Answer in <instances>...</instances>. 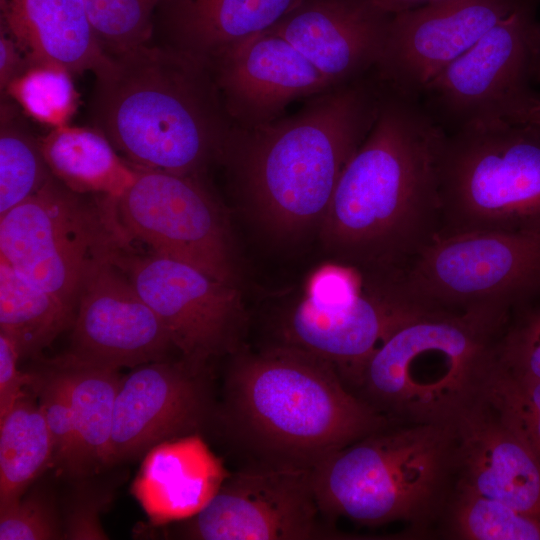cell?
<instances>
[{
	"instance_id": "38",
	"label": "cell",
	"mask_w": 540,
	"mask_h": 540,
	"mask_svg": "<svg viewBox=\"0 0 540 540\" xmlns=\"http://www.w3.org/2000/svg\"><path fill=\"white\" fill-rule=\"evenodd\" d=\"M383 9L391 14L413 9L435 0H375Z\"/></svg>"
},
{
	"instance_id": "6",
	"label": "cell",
	"mask_w": 540,
	"mask_h": 540,
	"mask_svg": "<svg viewBox=\"0 0 540 540\" xmlns=\"http://www.w3.org/2000/svg\"><path fill=\"white\" fill-rule=\"evenodd\" d=\"M312 478L326 520L434 535L456 488V426L391 422L326 457Z\"/></svg>"
},
{
	"instance_id": "11",
	"label": "cell",
	"mask_w": 540,
	"mask_h": 540,
	"mask_svg": "<svg viewBox=\"0 0 540 540\" xmlns=\"http://www.w3.org/2000/svg\"><path fill=\"white\" fill-rule=\"evenodd\" d=\"M133 167V184L116 199L118 217L128 236L155 253L236 286L228 222L201 176Z\"/></svg>"
},
{
	"instance_id": "35",
	"label": "cell",
	"mask_w": 540,
	"mask_h": 540,
	"mask_svg": "<svg viewBox=\"0 0 540 540\" xmlns=\"http://www.w3.org/2000/svg\"><path fill=\"white\" fill-rule=\"evenodd\" d=\"M61 529L53 505L36 491L0 508L1 540L59 539Z\"/></svg>"
},
{
	"instance_id": "8",
	"label": "cell",
	"mask_w": 540,
	"mask_h": 540,
	"mask_svg": "<svg viewBox=\"0 0 540 540\" xmlns=\"http://www.w3.org/2000/svg\"><path fill=\"white\" fill-rule=\"evenodd\" d=\"M539 5L512 12L424 88L419 100L447 135L497 124L533 126L540 106L531 86Z\"/></svg>"
},
{
	"instance_id": "13",
	"label": "cell",
	"mask_w": 540,
	"mask_h": 540,
	"mask_svg": "<svg viewBox=\"0 0 540 540\" xmlns=\"http://www.w3.org/2000/svg\"><path fill=\"white\" fill-rule=\"evenodd\" d=\"M313 469L246 465L182 526L198 540H308L339 534L325 525Z\"/></svg>"
},
{
	"instance_id": "40",
	"label": "cell",
	"mask_w": 540,
	"mask_h": 540,
	"mask_svg": "<svg viewBox=\"0 0 540 540\" xmlns=\"http://www.w3.org/2000/svg\"><path fill=\"white\" fill-rule=\"evenodd\" d=\"M534 118H535V119L533 120V124H534L536 127H539V128H540V106H539V108L537 109Z\"/></svg>"
},
{
	"instance_id": "25",
	"label": "cell",
	"mask_w": 540,
	"mask_h": 540,
	"mask_svg": "<svg viewBox=\"0 0 540 540\" xmlns=\"http://www.w3.org/2000/svg\"><path fill=\"white\" fill-rule=\"evenodd\" d=\"M38 139L53 176L78 194L119 198L136 178L135 168L96 127L67 124Z\"/></svg>"
},
{
	"instance_id": "26",
	"label": "cell",
	"mask_w": 540,
	"mask_h": 540,
	"mask_svg": "<svg viewBox=\"0 0 540 540\" xmlns=\"http://www.w3.org/2000/svg\"><path fill=\"white\" fill-rule=\"evenodd\" d=\"M76 309L33 284L0 258V333L22 356L41 352L73 325Z\"/></svg>"
},
{
	"instance_id": "12",
	"label": "cell",
	"mask_w": 540,
	"mask_h": 540,
	"mask_svg": "<svg viewBox=\"0 0 540 540\" xmlns=\"http://www.w3.org/2000/svg\"><path fill=\"white\" fill-rule=\"evenodd\" d=\"M108 258L160 318L183 359L203 368L210 358L237 350L244 311L236 286L188 263L135 250L129 237L116 241Z\"/></svg>"
},
{
	"instance_id": "28",
	"label": "cell",
	"mask_w": 540,
	"mask_h": 540,
	"mask_svg": "<svg viewBox=\"0 0 540 540\" xmlns=\"http://www.w3.org/2000/svg\"><path fill=\"white\" fill-rule=\"evenodd\" d=\"M434 535L455 540H540V520L456 487Z\"/></svg>"
},
{
	"instance_id": "30",
	"label": "cell",
	"mask_w": 540,
	"mask_h": 540,
	"mask_svg": "<svg viewBox=\"0 0 540 540\" xmlns=\"http://www.w3.org/2000/svg\"><path fill=\"white\" fill-rule=\"evenodd\" d=\"M480 399L540 461V378L496 361Z\"/></svg>"
},
{
	"instance_id": "27",
	"label": "cell",
	"mask_w": 540,
	"mask_h": 540,
	"mask_svg": "<svg viewBox=\"0 0 540 540\" xmlns=\"http://www.w3.org/2000/svg\"><path fill=\"white\" fill-rule=\"evenodd\" d=\"M53 464V444L40 406L18 399L0 418V508L23 497L27 487Z\"/></svg>"
},
{
	"instance_id": "32",
	"label": "cell",
	"mask_w": 540,
	"mask_h": 540,
	"mask_svg": "<svg viewBox=\"0 0 540 540\" xmlns=\"http://www.w3.org/2000/svg\"><path fill=\"white\" fill-rule=\"evenodd\" d=\"M104 52L118 56L150 43L162 0H82Z\"/></svg>"
},
{
	"instance_id": "19",
	"label": "cell",
	"mask_w": 540,
	"mask_h": 540,
	"mask_svg": "<svg viewBox=\"0 0 540 540\" xmlns=\"http://www.w3.org/2000/svg\"><path fill=\"white\" fill-rule=\"evenodd\" d=\"M392 17L375 0H302L267 30L339 86L375 69Z\"/></svg>"
},
{
	"instance_id": "9",
	"label": "cell",
	"mask_w": 540,
	"mask_h": 540,
	"mask_svg": "<svg viewBox=\"0 0 540 540\" xmlns=\"http://www.w3.org/2000/svg\"><path fill=\"white\" fill-rule=\"evenodd\" d=\"M116 199H85L52 175L0 215V258L76 309L90 266L124 233Z\"/></svg>"
},
{
	"instance_id": "29",
	"label": "cell",
	"mask_w": 540,
	"mask_h": 540,
	"mask_svg": "<svg viewBox=\"0 0 540 540\" xmlns=\"http://www.w3.org/2000/svg\"><path fill=\"white\" fill-rule=\"evenodd\" d=\"M52 175L39 139L4 94L0 107V215L37 192Z\"/></svg>"
},
{
	"instance_id": "5",
	"label": "cell",
	"mask_w": 540,
	"mask_h": 540,
	"mask_svg": "<svg viewBox=\"0 0 540 540\" xmlns=\"http://www.w3.org/2000/svg\"><path fill=\"white\" fill-rule=\"evenodd\" d=\"M509 316L424 311L373 352L354 392L392 422L456 426L480 400Z\"/></svg>"
},
{
	"instance_id": "23",
	"label": "cell",
	"mask_w": 540,
	"mask_h": 540,
	"mask_svg": "<svg viewBox=\"0 0 540 540\" xmlns=\"http://www.w3.org/2000/svg\"><path fill=\"white\" fill-rule=\"evenodd\" d=\"M302 0H162L155 31L164 45L207 65L275 25Z\"/></svg>"
},
{
	"instance_id": "3",
	"label": "cell",
	"mask_w": 540,
	"mask_h": 540,
	"mask_svg": "<svg viewBox=\"0 0 540 540\" xmlns=\"http://www.w3.org/2000/svg\"><path fill=\"white\" fill-rule=\"evenodd\" d=\"M222 418L248 465L304 469L392 422L330 363L284 343L235 357Z\"/></svg>"
},
{
	"instance_id": "39",
	"label": "cell",
	"mask_w": 540,
	"mask_h": 540,
	"mask_svg": "<svg viewBox=\"0 0 540 540\" xmlns=\"http://www.w3.org/2000/svg\"><path fill=\"white\" fill-rule=\"evenodd\" d=\"M533 81L534 83H540V36L534 60Z\"/></svg>"
},
{
	"instance_id": "4",
	"label": "cell",
	"mask_w": 540,
	"mask_h": 540,
	"mask_svg": "<svg viewBox=\"0 0 540 540\" xmlns=\"http://www.w3.org/2000/svg\"><path fill=\"white\" fill-rule=\"evenodd\" d=\"M95 79L92 120L130 165L202 176L219 161L232 122L207 65L148 43Z\"/></svg>"
},
{
	"instance_id": "22",
	"label": "cell",
	"mask_w": 540,
	"mask_h": 540,
	"mask_svg": "<svg viewBox=\"0 0 540 540\" xmlns=\"http://www.w3.org/2000/svg\"><path fill=\"white\" fill-rule=\"evenodd\" d=\"M0 29L28 66L51 63L72 75H97L111 62L82 0H0Z\"/></svg>"
},
{
	"instance_id": "31",
	"label": "cell",
	"mask_w": 540,
	"mask_h": 540,
	"mask_svg": "<svg viewBox=\"0 0 540 540\" xmlns=\"http://www.w3.org/2000/svg\"><path fill=\"white\" fill-rule=\"evenodd\" d=\"M3 93L27 116L51 128L67 125L79 101L72 74L51 63L27 66Z\"/></svg>"
},
{
	"instance_id": "7",
	"label": "cell",
	"mask_w": 540,
	"mask_h": 540,
	"mask_svg": "<svg viewBox=\"0 0 540 540\" xmlns=\"http://www.w3.org/2000/svg\"><path fill=\"white\" fill-rule=\"evenodd\" d=\"M439 237L540 229V129L497 124L449 134Z\"/></svg>"
},
{
	"instance_id": "10",
	"label": "cell",
	"mask_w": 540,
	"mask_h": 540,
	"mask_svg": "<svg viewBox=\"0 0 540 540\" xmlns=\"http://www.w3.org/2000/svg\"><path fill=\"white\" fill-rule=\"evenodd\" d=\"M397 286L427 309L511 314L540 300V229L438 237Z\"/></svg>"
},
{
	"instance_id": "24",
	"label": "cell",
	"mask_w": 540,
	"mask_h": 540,
	"mask_svg": "<svg viewBox=\"0 0 540 540\" xmlns=\"http://www.w3.org/2000/svg\"><path fill=\"white\" fill-rule=\"evenodd\" d=\"M53 365L61 373L74 411L75 445L68 472L92 474L110 464L118 369L77 360L66 354Z\"/></svg>"
},
{
	"instance_id": "36",
	"label": "cell",
	"mask_w": 540,
	"mask_h": 540,
	"mask_svg": "<svg viewBox=\"0 0 540 540\" xmlns=\"http://www.w3.org/2000/svg\"><path fill=\"white\" fill-rule=\"evenodd\" d=\"M20 357L15 343L0 333V418L26 394L23 388L34 385L36 380V374L24 373L18 369Z\"/></svg>"
},
{
	"instance_id": "18",
	"label": "cell",
	"mask_w": 540,
	"mask_h": 540,
	"mask_svg": "<svg viewBox=\"0 0 540 540\" xmlns=\"http://www.w3.org/2000/svg\"><path fill=\"white\" fill-rule=\"evenodd\" d=\"M233 125L250 128L283 116L295 100L334 86L284 38L266 30L208 64Z\"/></svg>"
},
{
	"instance_id": "17",
	"label": "cell",
	"mask_w": 540,
	"mask_h": 540,
	"mask_svg": "<svg viewBox=\"0 0 540 540\" xmlns=\"http://www.w3.org/2000/svg\"><path fill=\"white\" fill-rule=\"evenodd\" d=\"M169 359L137 367L120 381L110 442V464L131 460L157 444L196 433L210 413L201 370Z\"/></svg>"
},
{
	"instance_id": "34",
	"label": "cell",
	"mask_w": 540,
	"mask_h": 540,
	"mask_svg": "<svg viewBox=\"0 0 540 540\" xmlns=\"http://www.w3.org/2000/svg\"><path fill=\"white\" fill-rule=\"evenodd\" d=\"M34 384L40 394L39 406L53 444V464L68 471L75 445V421L66 383L53 365L44 374H36Z\"/></svg>"
},
{
	"instance_id": "33",
	"label": "cell",
	"mask_w": 540,
	"mask_h": 540,
	"mask_svg": "<svg viewBox=\"0 0 540 540\" xmlns=\"http://www.w3.org/2000/svg\"><path fill=\"white\" fill-rule=\"evenodd\" d=\"M497 361L540 378V300L511 312L499 339Z\"/></svg>"
},
{
	"instance_id": "16",
	"label": "cell",
	"mask_w": 540,
	"mask_h": 540,
	"mask_svg": "<svg viewBox=\"0 0 540 540\" xmlns=\"http://www.w3.org/2000/svg\"><path fill=\"white\" fill-rule=\"evenodd\" d=\"M108 253L82 282L67 354L114 369L168 359L176 349L168 330Z\"/></svg>"
},
{
	"instance_id": "37",
	"label": "cell",
	"mask_w": 540,
	"mask_h": 540,
	"mask_svg": "<svg viewBox=\"0 0 540 540\" xmlns=\"http://www.w3.org/2000/svg\"><path fill=\"white\" fill-rule=\"evenodd\" d=\"M28 64L12 38L0 29V89L3 93L9 84L24 72Z\"/></svg>"
},
{
	"instance_id": "20",
	"label": "cell",
	"mask_w": 540,
	"mask_h": 540,
	"mask_svg": "<svg viewBox=\"0 0 540 540\" xmlns=\"http://www.w3.org/2000/svg\"><path fill=\"white\" fill-rule=\"evenodd\" d=\"M456 487L540 520V461L481 401L457 423Z\"/></svg>"
},
{
	"instance_id": "1",
	"label": "cell",
	"mask_w": 540,
	"mask_h": 540,
	"mask_svg": "<svg viewBox=\"0 0 540 540\" xmlns=\"http://www.w3.org/2000/svg\"><path fill=\"white\" fill-rule=\"evenodd\" d=\"M446 137L419 98L382 85L376 120L321 221L338 257L364 275L396 281L439 237Z\"/></svg>"
},
{
	"instance_id": "2",
	"label": "cell",
	"mask_w": 540,
	"mask_h": 540,
	"mask_svg": "<svg viewBox=\"0 0 540 540\" xmlns=\"http://www.w3.org/2000/svg\"><path fill=\"white\" fill-rule=\"evenodd\" d=\"M382 84L374 71L309 97L294 114L232 127L219 162L271 229L299 233L322 221L339 177L371 130Z\"/></svg>"
},
{
	"instance_id": "21",
	"label": "cell",
	"mask_w": 540,
	"mask_h": 540,
	"mask_svg": "<svg viewBox=\"0 0 540 540\" xmlns=\"http://www.w3.org/2000/svg\"><path fill=\"white\" fill-rule=\"evenodd\" d=\"M230 473L197 434L151 448L132 484V494L152 523L187 520L215 496Z\"/></svg>"
},
{
	"instance_id": "15",
	"label": "cell",
	"mask_w": 540,
	"mask_h": 540,
	"mask_svg": "<svg viewBox=\"0 0 540 540\" xmlns=\"http://www.w3.org/2000/svg\"><path fill=\"white\" fill-rule=\"evenodd\" d=\"M540 0H435L393 14L374 72L387 88L417 97L497 23Z\"/></svg>"
},
{
	"instance_id": "14",
	"label": "cell",
	"mask_w": 540,
	"mask_h": 540,
	"mask_svg": "<svg viewBox=\"0 0 540 540\" xmlns=\"http://www.w3.org/2000/svg\"><path fill=\"white\" fill-rule=\"evenodd\" d=\"M427 310L405 297L395 282L365 276L356 291L307 293L285 319L283 343L330 363L354 392L373 352L399 326Z\"/></svg>"
}]
</instances>
